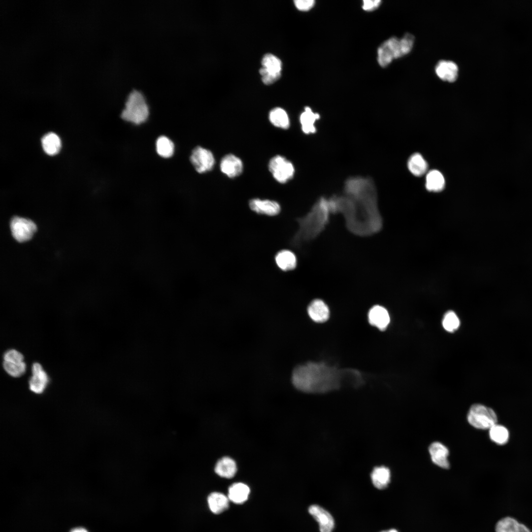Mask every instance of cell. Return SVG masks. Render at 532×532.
I'll use <instances>...</instances> for the list:
<instances>
[{"label": "cell", "mask_w": 532, "mask_h": 532, "mask_svg": "<svg viewBox=\"0 0 532 532\" xmlns=\"http://www.w3.org/2000/svg\"><path fill=\"white\" fill-rule=\"evenodd\" d=\"M340 371L323 363L309 362L297 366L292 381L299 390L305 393H323L340 386Z\"/></svg>", "instance_id": "1"}, {"label": "cell", "mask_w": 532, "mask_h": 532, "mask_svg": "<svg viewBox=\"0 0 532 532\" xmlns=\"http://www.w3.org/2000/svg\"><path fill=\"white\" fill-rule=\"evenodd\" d=\"M414 37L406 33L402 38L391 37L385 41L377 50V61L381 67L388 66L393 60L402 57L411 51Z\"/></svg>", "instance_id": "2"}, {"label": "cell", "mask_w": 532, "mask_h": 532, "mask_svg": "<svg viewBox=\"0 0 532 532\" xmlns=\"http://www.w3.org/2000/svg\"><path fill=\"white\" fill-rule=\"evenodd\" d=\"M149 109L144 96L137 90L129 95L121 117L124 120L135 125L145 122L148 119Z\"/></svg>", "instance_id": "3"}, {"label": "cell", "mask_w": 532, "mask_h": 532, "mask_svg": "<svg viewBox=\"0 0 532 532\" xmlns=\"http://www.w3.org/2000/svg\"><path fill=\"white\" fill-rule=\"evenodd\" d=\"M467 419L470 425L481 430L490 429L497 422L495 411L481 404H474L470 407Z\"/></svg>", "instance_id": "4"}, {"label": "cell", "mask_w": 532, "mask_h": 532, "mask_svg": "<svg viewBox=\"0 0 532 532\" xmlns=\"http://www.w3.org/2000/svg\"><path fill=\"white\" fill-rule=\"evenodd\" d=\"M268 169L273 178L282 184L291 179L295 173V168L292 163L280 155H276L270 160Z\"/></svg>", "instance_id": "5"}, {"label": "cell", "mask_w": 532, "mask_h": 532, "mask_svg": "<svg viewBox=\"0 0 532 532\" xmlns=\"http://www.w3.org/2000/svg\"><path fill=\"white\" fill-rule=\"evenodd\" d=\"M262 65L259 72L264 84H271L280 78L282 63L277 57L271 54H266L262 59Z\"/></svg>", "instance_id": "6"}, {"label": "cell", "mask_w": 532, "mask_h": 532, "mask_svg": "<svg viewBox=\"0 0 532 532\" xmlns=\"http://www.w3.org/2000/svg\"><path fill=\"white\" fill-rule=\"evenodd\" d=\"M10 227L13 237L19 242L30 240L37 229L32 220L18 216L12 218Z\"/></svg>", "instance_id": "7"}, {"label": "cell", "mask_w": 532, "mask_h": 532, "mask_svg": "<svg viewBox=\"0 0 532 532\" xmlns=\"http://www.w3.org/2000/svg\"><path fill=\"white\" fill-rule=\"evenodd\" d=\"M190 160L195 170L200 173L212 170L215 164L213 153L200 146H197L193 150Z\"/></svg>", "instance_id": "8"}, {"label": "cell", "mask_w": 532, "mask_h": 532, "mask_svg": "<svg viewBox=\"0 0 532 532\" xmlns=\"http://www.w3.org/2000/svg\"><path fill=\"white\" fill-rule=\"evenodd\" d=\"M32 376L29 380L30 390L37 394H42L49 383L46 372L38 363H34L32 366Z\"/></svg>", "instance_id": "9"}, {"label": "cell", "mask_w": 532, "mask_h": 532, "mask_svg": "<svg viewBox=\"0 0 532 532\" xmlns=\"http://www.w3.org/2000/svg\"><path fill=\"white\" fill-rule=\"evenodd\" d=\"M249 206L252 211L257 214L269 216L278 215L281 210L280 205L277 201L258 198L250 200Z\"/></svg>", "instance_id": "10"}, {"label": "cell", "mask_w": 532, "mask_h": 532, "mask_svg": "<svg viewBox=\"0 0 532 532\" xmlns=\"http://www.w3.org/2000/svg\"><path fill=\"white\" fill-rule=\"evenodd\" d=\"M308 512L318 523L320 532H332L334 526V519L328 511L314 504L309 507Z\"/></svg>", "instance_id": "11"}, {"label": "cell", "mask_w": 532, "mask_h": 532, "mask_svg": "<svg viewBox=\"0 0 532 532\" xmlns=\"http://www.w3.org/2000/svg\"><path fill=\"white\" fill-rule=\"evenodd\" d=\"M221 171L229 178L239 176L242 172L243 165L240 158L232 154L225 155L221 160Z\"/></svg>", "instance_id": "12"}, {"label": "cell", "mask_w": 532, "mask_h": 532, "mask_svg": "<svg viewBox=\"0 0 532 532\" xmlns=\"http://www.w3.org/2000/svg\"><path fill=\"white\" fill-rule=\"evenodd\" d=\"M368 320L370 325L380 331H384L390 323V317L385 308L376 305L370 309L368 313Z\"/></svg>", "instance_id": "13"}, {"label": "cell", "mask_w": 532, "mask_h": 532, "mask_svg": "<svg viewBox=\"0 0 532 532\" xmlns=\"http://www.w3.org/2000/svg\"><path fill=\"white\" fill-rule=\"evenodd\" d=\"M459 68L457 65L453 61L441 60L435 67L437 76L443 81L448 82H455L458 76Z\"/></svg>", "instance_id": "14"}, {"label": "cell", "mask_w": 532, "mask_h": 532, "mask_svg": "<svg viewBox=\"0 0 532 532\" xmlns=\"http://www.w3.org/2000/svg\"><path fill=\"white\" fill-rule=\"evenodd\" d=\"M429 451L432 461L435 465L444 469L449 468V450L445 445L439 442H434L430 445Z\"/></svg>", "instance_id": "15"}, {"label": "cell", "mask_w": 532, "mask_h": 532, "mask_svg": "<svg viewBox=\"0 0 532 532\" xmlns=\"http://www.w3.org/2000/svg\"><path fill=\"white\" fill-rule=\"evenodd\" d=\"M307 312L310 318L315 322L323 323L330 316V310L327 305L321 299L312 300L307 307Z\"/></svg>", "instance_id": "16"}, {"label": "cell", "mask_w": 532, "mask_h": 532, "mask_svg": "<svg viewBox=\"0 0 532 532\" xmlns=\"http://www.w3.org/2000/svg\"><path fill=\"white\" fill-rule=\"evenodd\" d=\"M274 260L278 267L283 271L292 270L297 266L296 256L289 250L283 249L277 252Z\"/></svg>", "instance_id": "17"}, {"label": "cell", "mask_w": 532, "mask_h": 532, "mask_svg": "<svg viewBox=\"0 0 532 532\" xmlns=\"http://www.w3.org/2000/svg\"><path fill=\"white\" fill-rule=\"evenodd\" d=\"M496 532H531L524 524L511 517H506L499 520L495 527Z\"/></svg>", "instance_id": "18"}, {"label": "cell", "mask_w": 532, "mask_h": 532, "mask_svg": "<svg viewBox=\"0 0 532 532\" xmlns=\"http://www.w3.org/2000/svg\"><path fill=\"white\" fill-rule=\"evenodd\" d=\"M250 492L247 485L240 482L235 483L229 489L228 498L234 503L241 504L247 500Z\"/></svg>", "instance_id": "19"}, {"label": "cell", "mask_w": 532, "mask_h": 532, "mask_svg": "<svg viewBox=\"0 0 532 532\" xmlns=\"http://www.w3.org/2000/svg\"><path fill=\"white\" fill-rule=\"evenodd\" d=\"M210 510L214 514H220L226 510L229 505V499L224 494L213 492L207 498Z\"/></svg>", "instance_id": "20"}, {"label": "cell", "mask_w": 532, "mask_h": 532, "mask_svg": "<svg viewBox=\"0 0 532 532\" xmlns=\"http://www.w3.org/2000/svg\"><path fill=\"white\" fill-rule=\"evenodd\" d=\"M237 470L234 461L228 457L220 459L215 466V472L220 476L231 478L234 476Z\"/></svg>", "instance_id": "21"}, {"label": "cell", "mask_w": 532, "mask_h": 532, "mask_svg": "<svg viewBox=\"0 0 532 532\" xmlns=\"http://www.w3.org/2000/svg\"><path fill=\"white\" fill-rule=\"evenodd\" d=\"M42 148L46 154L50 156L57 154L61 148V140L59 136L55 133L50 132L41 138Z\"/></svg>", "instance_id": "22"}, {"label": "cell", "mask_w": 532, "mask_h": 532, "mask_svg": "<svg viewBox=\"0 0 532 532\" xmlns=\"http://www.w3.org/2000/svg\"><path fill=\"white\" fill-rule=\"evenodd\" d=\"M319 118V114L314 112L309 107H305L304 111L301 113L299 117L303 132L306 134L315 133L316 131L315 123Z\"/></svg>", "instance_id": "23"}, {"label": "cell", "mask_w": 532, "mask_h": 532, "mask_svg": "<svg viewBox=\"0 0 532 532\" xmlns=\"http://www.w3.org/2000/svg\"><path fill=\"white\" fill-rule=\"evenodd\" d=\"M391 473L387 467H376L371 473V479L373 485L378 489L386 488L390 482Z\"/></svg>", "instance_id": "24"}, {"label": "cell", "mask_w": 532, "mask_h": 532, "mask_svg": "<svg viewBox=\"0 0 532 532\" xmlns=\"http://www.w3.org/2000/svg\"><path fill=\"white\" fill-rule=\"evenodd\" d=\"M269 120L275 127L287 129L290 126V120L285 110L280 107L272 109L269 113Z\"/></svg>", "instance_id": "25"}, {"label": "cell", "mask_w": 532, "mask_h": 532, "mask_svg": "<svg viewBox=\"0 0 532 532\" xmlns=\"http://www.w3.org/2000/svg\"><path fill=\"white\" fill-rule=\"evenodd\" d=\"M426 181V188L430 191H440L445 186L444 178L442 173L437 170L429 171L427 175Z\"/></svg>", "instance_id": "26"}, {"label": "cell", "mask_w": 532, "mask_h": 532, "mask_svg": "<svg viewBox=\"0 0 532 532\" xmlns=\"http://www.w3.org/2000/svg\"><path fill=\"white\" fill-rule=\"evenodd\" d=\"M408 167L414 175L421 176L426 172L428 165L421 154L415 153L410 157L408 161Z\"/></svg>", "instance_id": "27"}, {"label": "cell", "mask_w": 532, "mask_h": 532, "mask_svg": "<svg viewBox=\"0 0 532 532\" xmlns=\"http://www.w3.org/2000/svg\"><path fill=\"white\" fill-rule=\"evenodd\" d=\"M156 150L161 157L168 158L174 153V145L169 138L166 136H161L156 140Z\"/></svg>", "instance_id": "28"}, {"label": "cell", "mask_w": 532, "mask_h": 532, "mask_svg": "<svg viewBox=\"0 0 532 532\" xmlns=\"http://www.w3.org/2000/svg\"><path fill=\"white\" fill-rule=\"evenodd\" d=\"M489 430V436L493 442L499 445H503L507 442L509 434L505 427L496 424Z\"/></svg>", "instance_id": "29"}, {"label": "cell", "mask_w": 532, "mask_h": 532, "mask_svg": "<svg viewBox=\"0 0 532 532\" xmlns=\"http://www.w3.org/2000/svg\"><path fill=\"white\" fill-rule=\"evenodd\" d=\"M2 366L4 370L13 377H20L25 373L26 370V365L24 362L12 363L3 361Z\"/></svg>", "instance_id": "30"}, {"label": "cell", "mask_w": 532, "mask_h": 532, "mask_svg": "<svg viewBox=\"0 0 532 532\" xmlns=\"http://www.w3.org/2000/svg\"><path fill=\"white\" fill-rule=\"evenodd\" d=\"M442 325L446 331L453 332L459 328L460 320L454 312L449 311L444 316Z\"/></svg>", "instance_id": "31"}, {"label": "cell", "mask_w": 532, "mask_h": 532, "mask_svg": "<svg viewBox=\"0 0 532 532\" xmlns=\"http://www.w3.org/2000/svg\"><path fill=\"white\" fill-rule=\"evenodd\" d=\"M3 361L12 363H21L24 362L22 354L15 349L6 351L3 355Z\"/></svg>", "instance_id": "32"}, {"label": "cell", "mask_w": 532, "mask_h": 532, "mask_svg": "<svg viewBox=\"0 0 532 532\" xmlns=\"http://www.w3.org/2000/svg\"><path fill=\"white\" fill-rule=\"evenodd\" d=\"M315 1L314 0H294V4L299 10L306 11L311 9L315 5Z\"/></svg>", "instance_id": "33"}, {"label": "cell", "mask_w": 532, "mask_h": 532, "mask_svg": "<svg viewBox=\"0 0 532 532\" xmlns=\"http://www.w3.org/2000/svg\"><path fill=\"white\" fill-rule=\"evenodd\" d=\"M362 8L366 11H371L377 8L381 4L380 0H364Z\"/></svg>", "instance_id": "34"}, {"label": "cell", "mask_w": 532, "mask_h": 532, "mask_svg": "<svg viewBox=\"0 0 532 532\" xmlns=\"http://www.w3.org/2000/svg\"><path fill=\"white\" fill-rule=\"evenodd\" d=\"M70 532H88L85 529L83 528H76L72 529Z\"/></svg>", "instance_id": "35"}, {"label": "cell", "mask_w": 532, "mask_h": 532, "mask_svg": "<svg viewBox=\"0 0 532 532\" xmlns=\"http://www.w3.org/2000/svg\"><path fill=\"white\" fill-rule=\"evenodd\" d=\"M398 532V531H397L395 529H391V530H389L384 531H382V532Z\"/></svg>", "instance_id": "36"}]
</instances>
